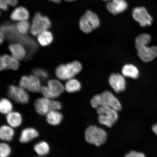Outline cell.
Returning <instances> with one entry per match:
<instances>
[{
    "instance_id": "1",
    "label": "cell",
    "mask_w": 157,
    "mask_h": 157,
    "mask_svg": "<svg viewBox=\"0 0 157 157\" xmlns=\"http://www.w3.org/2000/svg\"><path fill=\"white\" fill-rule=\"evenodd\" d=\"M151 40V37L147 34L139 35L135 39L137 54L141 60L145 62L151 61L157 56V46H147Z\"/></svg>"
},
{
    "instance_id": "2",
    "label": "cell",
    "mask_w": 157,
    "mask_h": 157,
    "mask_svg": "<svg viewBox=\"0 0 157 157\" xmlns=\"http://www.w3.org/2000/svg\"><path fill=\"white\" fill-rule=\"evenodd\" d=\"M92 107L97 109L101 106H106L119 111L121 105L119 100L110 92L105 91L101 94L94 96L91 101Z\"/></svg>"
},
{
    "instance_id": "3",
    "label": "cell",
    "mask_w": 157,
    "mask_h": 157,
    "mask_svg": "<svg viewBox=\"0 0 157 157\" xmlns=\"http://www.w3.org/2000/svg\"><path fill=\"white\" fill-rule=\"evenodd\" d=\"M82 70V65L78 61L62 64L56 68L55 74L59 80H67L74 78Z\"/></svg>"
},
{
    "instance_id": "4",
    "label": "cell",
    "mask_w": 157,
    "mask_h": 157,
    "mask_svg": "<svg viewBox=\"0 0 157 157\" xmlns=\"http://www.w3.org/2000/svg\"><path fill=\"white\" fill-rule=\"evenodd\" d=\"M107 135L103 129L96 125H90L85 131V140L89 144L96 146H100L105 143L107 140Z\"/></svg>"
},
{
    "instance_id": "5",
    "label": "cell",
    "mask_w": 157,
    "mask_h": 157,
    "mask_svg": "<svg viewBox=\"0 0 157 157\" xmlns=\"http://www.w3.org/2000/svg\"><path fill=\"white\" fill-rule=\"evenodd\" d=\"M98 121L101 124L108 127H112L119 118L117 111L113 108L101 106L97 108Z\"/></svg>"
},
{
    "instance_id": "6",
    "label": "cell",
    "mask_w": 157,
    "mask_h": 157,
    "mask_svg": "<svg viewBox=\"0 0 157 157\" xmlns=\"http://www.w3.org/2000/svg\"><path fill=\"white\" fill-rule=\"evenodd\" d=\"M64 86L59 80H49L47 86H42L40 93L44 97L50 99H55L64 93Z\"/></svg>"
},
{
    "instance_id": "7",
    "label": "cell",
    "mask_w": 157,
    "mask_h": 157,
    "mask_svg": "<svg viewBox=\"0 0 157 157\" xmlns=\"http://www.w3.org/2000/svg\"><path fill=\"white\" fill-rule=\"evenodd\" d=\"M100 20L95 13L90 10L86 11L80 18L79 26L81 30L86 34L91 33L94 29L99 27Z\"/></svg>"
},
{
    "instance_id": "8",
    "label": "cell",
    "mask_w": 157,
    "mask_h": 157,
    "mask_svg": "<svg viewBox=\"0 0 157 157\" xmlns=\"http://www.w3.org/2000/svg\"><path fill=\"white\" fill-rule=\"evenodd\" d=\"M52 24L48 18L43 16L40 13H37L35 14L31 24L30 33L33 35L38 36L44 31L50 28Z\"/></svg>"
},
{
    "instance_id": "9",
    "label": "cell",
    "mask_w": 157,
    "mask_h": 157,
    "mask_svg": "<svg viewBox=\"0 0 157 157\" xmlns=\"http://www.w3.org/2000/svg\"><path fill=\"white\" fill-rule=\"evenodd\" d=\"M8 97L16 102L21 104L29 103V96L28 91L20 86L10 85L8 88Z\"/></svg>"
},
{
    "instance_id": "10",
    "label": "cell",
    "mask_w": 157,
    "mask_h": 157,
    "mask_svg": "<svg viewBox=\"0 0 157 157\" xmlns=\"http://www.w3.org/2000/svg\"><path fill=\"white\" fill-rule=\"evenodd\" d=\"M19 86L27 91L33 93L40 92L42 87L40 80L33 74L23 76L20 80Z\"/></svg>"
},
{
    "instance_id": "11",
    "label": "cell",
    "mask_w": 157,
    "mask_h": 157,
    "mask_svg": "<svg viewBox=\"0 0 157 157\" xmlns=\"http://www.w3.org/2000/svg\"><path fill=\"white\" fill-rule=\"evenodd\" d=\"M133 18L138 22L141 26L145 27L152 25V17L144 7L135 8L132 13Z\"/></svg>"
},
{
    "instance_id": "12",
    "label": "cell",
    "mask_w": 157,
    "mask_h": 157,
    "mask_svg": "<svg viewBox=\"0 0 157 157\" xmlns=\"http://www.w3.org/2000/svg\"><path fill=\"white\" fill-rule=\"evenodd\" d=\"M109 83L117 93L124 91L126 87V81L124 76L118 73L111 75L109 78Z\"/></svg>"
},
{
    "instance_id": "13",
    "label": "cell",
    "mask_w": 157,
    "mask_h": 157,
    "mask_svg": "<svg viewBox=\"0 0 157 157\" xmlns=\"http://www.w3.org/2000/svg\"><path fill=\"white\" fill-rule=\"evenodd\" d=\"M20 66L19 61L15 59L11 55H4L0 58V70L1 71L7 70H17Z\"/></svg>"
},
{
    "instance_id": "14",
    "label": "cell",
    "mask_w": 157,
    "mask_h": 157,
    "mask_svg": "<svg viewBox=\"0 0 157 157\" xmlns=\"http://www.w3.org/2000/svg\"><path fill=\"white\" fill-rule=\"evenodd\" d=\"M106 7L112 14L116 15L126 10L128 4L125 0H111L107 3Z\"/></svg>"
},
{
    "instance_id": "15",
    "label": "cell",
    "mask_w": 157,
    "mask_h": 157,
    "mask_svg": "<svg viewBox=\"0 0 157 157\" xmlns=\"http://www.w3.org/2000/svg\"><path fill=\"white\" fill-rule=\"evenodd\" d=\"M51 99L44 97L38 98L34 102V107L37 113L40 115H46L51 111Z\"/></svg>"
},
{
    "instance_id": "16",
    "label": "cell",
    "mask_w": 157,
    "mask_h": 157,
    "mask_svg": "<svg viewBox=\"0 0 157 157\" xmlns=\"http://www.w3.org/2000/svg\"><path fill=\"white\" fill-rule=\"evenodd\" d=\"M9 50L12 56L19 61L24 59L26 56V51L25 47L19 43L10 44Z\"/></svg>"
},
{
    "instance_id": "17",
    "label": "cell",
    "mask_w": 157,
    "mask_h": 157,
    "mask_svg": "<svg viewBox=\"0 0 157 157\" xmlns=\"http://www.w3.org/2000/svg\"><path fill=\"white\" fill-rule=\"evenodd\" d=\"M39 135L38 131L34 128H26L21 131L19 140L22 143H29L38 137Z\"/></svg>"
},
{
    "instance_id": "18",
    "label": "cell",
    "mask_w": 157,
    "mask_h": 157,
    "mask_svg": "<svg viewBox=\"0 0 157 157\" xmlns=\"http://www.w3.org/2000/svg\"><path fill=\"white\" fill-rule=\"evenodd\" d=\"M6 119L8 125L13 128H17L22 124L23 119L20 113L16 111H12L6 115Z\"/></svg>"
},
{
    "instance_id": "19",
    "label": "cell",
    "mask_w": 157,
    "mask_h": 157,
    "mask_svg": "<svg viewBox=\"0 0 157 157\" xmlns=\"http://www.w3.org/2000/svg\"><path fill=\"white\" fill-rule=\"evenodd\" d=\"M46 117L47 123L52 126L59 125L63 118L62 113L58 111L51 110L47 114Z\"/></svg>"
},
{
    "instance_id": "20",
    "label": "cell",
    "mask_w": 157,
    "mask_h": 157,
    "mask_svg": "<svg viewBox=\"0 0 157 157\" xmlns=\"http://www.w3.org/2000/svg\"><path fill=\"white\" fill-rule=\"evenodd\" d=\"M29 11L25 8L19 7L17 8L12 13L10 18L13 21H27L29 18Z\"/></svg>"
},
{
    "instance_id": "21",
    "label": "cell",
    "mask_w": 157,
    "mask_h": 157,
    "mask_svg": "<svg viewBox=\"0 0 157 157\" xmlns=\"http://www.w3.org/2000/svg\"><path fill=\"white\" fill-rule=\"evenodd\" d=\"M14 128L10 125H3L0 128V138L5 142H10L15 135Z\"/></svg>"
},
{
    "instance_id": "22",
    "label": "cell",
    "mask_w": 157,
    "mask_h": 157,
    "mask_svg": "<svg viewBox=\"0 0 157 157\" xmlns=\"http://www.w3.org/2000/svg\"><path fill=\"white\" fill-rule=\"evenodd\" d=\"M34 150L39 156L42 157L48 155L50 151V145L44 141H40L34 145Z\"/></svg>"
},
{
    "instance_id": "23",
    "label": "cell",
    "mask_w": 157,
    "mask_h": 157,
    "mask_svg": "<svg viewBox=\"0 0 157 157\" xmlns=\"http://www.w3.org/2000/svg\"><path fill=\"white\" fill-rule=\"evenodd\" d=\"M123 75L125 77L136 79L139 76V71L136 66L132 64H127L123 66L122 69Z\"/></svg>"
},
{
    "instance_id": "24",
    "label": "cell",
    "mask_w": 157,
    "mask_h": 157,
    "mask_svg": "<svg viewBox=\"0 0 157 157\" xmlns=\"http://www.w3.org/2000/svg\"><path fill=\"white\" fill-rule=\"evenodd\" d=\"M65 90L68 93H76L81 89V84L75 78H72L67 81L64 85Z\"/></svg>"
},
{
    "instance_id": "25",
    "label": "cell",
    "mask_w": 157,
    "mask_h": 157,
    "mask_svg": "<svg viewBox=\"0 0 157 157\" xmlns=\"http://www.w3.org/2000/svg\"><path fill=\"white\" fill-rule=\"evenodd\" d=\"M38 41L42 46H46L50 45L53 40L52 33L48 30L43 31L38 36Z\"/></svg>"
},
{
    "instance_id": "26",
    "label": "cell",
    "mask_w": 157,
    "mask_h": 157,
    "mask_svg": "<svg viewBox=\"0 0 157 157\" xmlns=\"http://www.w3.org/2000/svg\"><path fill=\"white\" fill-rule=\"evenodd\" d=\"M13 105L9 99L3 98L0 101V112L3 115H7L13 111Z\"/></svg>"
},
{
    "instance_id": "27",
    "label": "cell",
    "mask_w": 157,
    "mask_h": 157,
    "mask_svg": "<svg viewBox=\"0 0 157 157\" xmlns=\"http://www.w3.org/2000/svg\"><path fill=\"white\" fill-rule=\"evenodd\" d=\"M30 27L31 25L27 20L18 21L16 26L17 32L22 35L27 34L30 30Z\"/></svg>"
},
{
    "instance_id": "28",
    "label": "cell",
    "mask_w": 157,
    "mask_h": 157,
    "mask_svg": "<svg viewBox=\"0 0 157 157\" xmlns=\"http://www.w3.org/2000/svg\"><path fill=\"white\" fill-rule=\"evenodd\" d=\"M11 153V147L7 143L3 142L0 144V157H9Z\"/></svg>"
},
{
    "instance_id": "29",
    "label": "cell",
    "mask_w": 157,
    "mask_h": 157,
    "mask_svg": "<svg viewBox=\"0 0 157 157\" xmlns=\"http://www.w3.org/2000/svg\"><path fill=\"white\" fill-rule=\"evenodd\" d=\"M18 0H0V7L3 10L6 11L9 6H14L18 3Z\"/></svg>"
},
{
    "instance_id": "30",
    "label": "cell",
    "mask_w": 157,
    "mask_h": 157,
    "mask_svg": "<svg viewBox=\"0 0 157 157\" xmlns=\"http://www.w3.org/2000/svg\"><path fill=\"white\" fill-rule=\"evenodd\" d=\"M33 74L36 76L40 80L46 79L48 77V74L46 71L41 68H37L34 70Z\"/></svg>"
},
{
    "instance_id": "31",
    "label": "cell",
    "mask_w": 157,
    "mask_h": 157,
    "mask_svg": "<svg viewBox=\"0 0 157 157\" xmlns=\"http://www.w3.org/2000/svg\"><path fill=\"white\" fill-rule=\"evenodd\" d=\"M62 108V105L59 101L54 99H51L50 109L51 110H60Z\"/></svg>"
},
{
    "instance_id": "32",
    "label": "cell",
    "mask_w": 157,
    "mask_h": 157,
    "mask_svg": "<svg viewBox=\"0 0 157 157\" xmlns=\"http://www.w3.org/2000/svg\"><path fill=\"white\" fill-rule=\"evenodd\" d=\"M125 157H146V156L142 152L132 151L128 153Z\"/></svg>"
},
{
    "instance_id": "33",
    "label": "cell",
    "mask_w": 157,
    "mask_h": 157,
    "mask_svg": "<svg viewBox=\"0 0 157 157\" xmlns=\"http://www.w3.org/2000/svg\"><path fill=\"white\" fill-rule=\"evenodd\" d=\"M4 36L3 33L2 31H1V33H0V42H1V44L3 42L4 40Z\"/></svg>"
},
{
    "instance_id": "34",
    "label": "cell",
    "mask_w": 157,
    "mask_h": 157,
    "mask_svg": "<svg viewBox=\"0 0 157 157\" xmlns=\"http://www.w3.org/2000/svg\"><path fill=\"white\" fill-rule=\"evenodd\" d=\"M152 130L155 134L157 135V123L153 125L152 127Z\"/></svg>"
},
{
    "instance_id": "35",
    "label": "cell",
    "mask_w": 157,
    "mask_h": 157,
    "mask_svg": "<svg viewBox=\"0 0 157 157\" xmlns=\"http://www.w3.org/2000/svg\"><path fill=\"white\" fill-rule=\"evenodd\" d=\"M49 1H52L56 3H60L61 0H49Z\"/></svg>"
},
{
    "instance_id": "36",
    "label": "cell",
    "mask_w": 157,
    "mask_h": 157,
    "mask_svg": "<svg viewBox=\"0 0 157 157\" xmlns=\"http://www.w3.org/2000/svg\"><path fill=\"white\" fill-rule=\"evenodd\" d=\"M65 1H67V2H72V1H76V0H65Z\"/></svg>"
},
{
    "instance_id": "37",
    "label": "cell",
    "mask_w": 157,
    "mask_h": 157,
    "mask_svg": "<svg viewBox=\"0 0 157 157\" xmlns=\"http://www.w3.org/2000/svg\"><path fill=\"white\" fill-rule=\"evenodd\" d=\"M102 1H109H109H111V0H102Z\"/></svg>"
},
{
    "instance_id": "38",
    "label": "cell",
    "mask_w": 157,
    "mask_h": 157,
    "mask_svg": "<svg viewBox=\"0 0 157 157\" xmlns=\"http://www.w3.org/2000/svg\"><path fill=\"white\" fill-rule=\"evenodd\" d=\"M41 157L39 156V157Z\"/></svg>"
}]
</instances>
